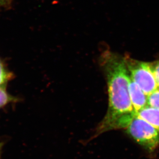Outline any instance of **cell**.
Segmentation results:
<instances>
[{"label": "cell", "instance_id": "obj_1", "mask_svg": "<svg viewBox=\"0 0 159 159\" xmlns=\"http://www.w3.org/2000/svg\"><path fill=\"white\" fill-rule=\"evenodd\" d=\"M101 61L106 75L109 106L95 135L113 129H126L136 116L129 95L131 77L125 57L106 52L102 54Z\"/></svg>", "mask_w": 159, "mask_h": 159}, {"label": "cell", "instance_id": "obj_2", "mask_svg": "<svg viewBox=\"0 0 159 159\" xmlns=\"http://www.w3.org/2000/svg\"><path fill=\"white\" fill-rule=\"evenodd\" d=\"M126 129L135 141L148 150H154L159 144L158 129L136 116Z\"/></svg>", "mask_w": 159, "mask_h": 159}, {"label": "cell", "instance_id": "obj_3", "mask_svg": "<svg viewBox=\"0 0 159 159\" xmlns=\"http://www.w3.org/2000/svg\"><path fill=\"white\" fill-rule=\"evenodd\" d=\"M131 80L138 84L146 95L158 88V84L149 63L125 57Z\"/></svg>", "mask_w": 159, "mask_h": 159}, {"label": "cell", "instance_id": "obj_4", "mask_svg": "<svg viewBox=\"0 0 159 159\" xmlns=\"http://www.w3.org/2000/svg\"><path fill=\"white\" fill-rule=\"evenodd\" d=\"M129 91L131 101L136 113L148 106L147 95L131 78L129 83Z\"/></svg>", "mask_w": 159, "mask_h": 159}, {"label": "cell", "instance_id": "obj_5", "mask_svg": "<svg viewBox=\"0 0 159 159\" xmlns=\"http://www.w3.org/2000/svg\"><path fill=\"white\" fill-rule=\"evenodd\" d=\"M136 116L145 120L159 131V109L147 106L136 113Z\"/></svg>", "mask_w": 159, "mask_h": 159}, {"label": "cell", "instance_id": "obj_6", "mask_svg": "<svg viewBox=\"0 0 159 159\" xmlns=\"http://www.w3.org/2000/svg\"><path fill=\"white\" fill-rule=\"evenodd\" d=\"M12 78V75L8 72L0 60V87L6 88L8 82Z\"/></svg>", "mask_w": 159, "mask_h": 159}, {"label": "cell", "instance_id": "obj_7", "mask_svg": "<svg viewBox=\"0 0 159 159\" xmlns=\"http://www.w3.org/2000/svg\"><path fill=\"white\" fill-rule=\"evenodd\" d=\"M17 98L7 92L6 88L0 87V108L7 105L9 102H15Z\"/></svg>", "mask_w": 159, "mask_h": 159}, {"label": "cell", "instance_id": "obj_8", "mask_svg": "<svg viewBox=\"0 0 159 159\" xmlns=\"http://www.w3.org/2000/svg\"><path fill=\"white\" fill-rule=\"evenodd\" d=\"M148 106L159 109V88L147 96Z\"/></svg>", "mask_w": 159, "mask_h": 159}, {"label": "cell", "instance_id": "obj_9", "mask_svg": "<svg viewBox=\"0 0 159 159\" xmlns=\"http://www.w3.org/2000/svg\"><path fill=\"white\" fill-rule=\"evenodd\" d=\"M149 65L159 88V61L151 62Z\"/></svg>", "mask_w": 159, "mask_h": 159}, {"label": "cell", "instance_id": "obj_10", "mask_svg": "<svg viewBox=\"0 0 159 159\" xmlns=\"http://www.w3.org/2000/svg\"><path fill=\"white\" fill-rule=\"evenodd\" d=\"M3 143H0V159H1V156L2 151V148H3Z\"/></svg>", "mask_w": 159, "mask_h": 159}, {"label": "cell", "instance_id": "obj_11", "mask_svg": "<svg viewBox=\"0 0 159 159\" xmlns=\"http://www.w3.org/2000/svg\"><path fill=\"white\" fill-rule=\"evenodd\" d=\"M2 1V0H0V4H1V3Z\"/></svg>", "mask_w": 159, "mask_h": 159}]
</instances>
